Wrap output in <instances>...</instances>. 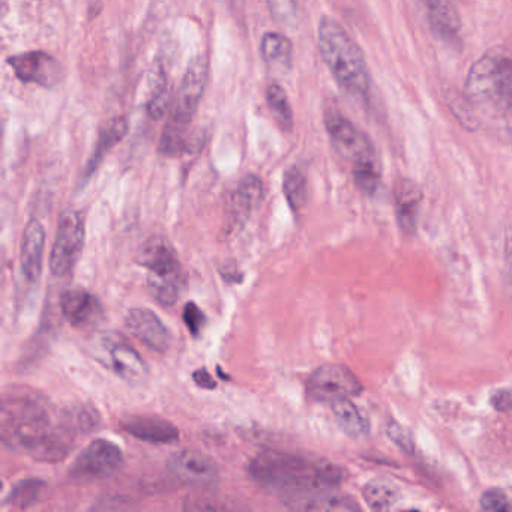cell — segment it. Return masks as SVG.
I'll use <instances>...</instances> for the list:
<instances>
[{"label":"cell","instance_id":"1","mask_svg":"<svg viewBox=\"0 0 512 512\" xmlns=\"http://www.w3.org/2000/svg\"><path fill=\"white\" fill-rule=\"evenodd\" d=\"M86 413H62L40 395L5 394L0 412V439L11 451L38 461L64 460L77 433L88 427Z\"/></svg>","mask_w":512,"mask_h":512},{"label":"cell","instance_id":"2","mask_svg":"<svg viewBox=\"0 0 512 512\" xmlns=\"http://www.w3.org/2000/svg\"><path fill=\"white\" fill-rule=\"evenodd\" d=\"M248 470L260 487L283 493L286 499L331 490L343 481V472L334 464L292 452H260L253 458Z\"/></svg>","mask_w":512,"mask_h":512},{"label":"cell","instance_id":"3","mask_svg":"<svg viewBox=\"0 0 512 512\" xmlns=\"http://www.w3.org/2000/svg\"><path fill=\"white\" fill-rule=\"evenodd\" d=\"M319 50L335 82L353 97L365 98L370 92L371 77L364 53L346 29L332 19L319 23Z\"/></svg>","mask_w":512,"mask_h":512},{"label":"cell","instance_id":"4","mask_svg":"<svg viewBox=\"0 0 512 512\" xmlns=\"http://www.w3.org/2000/svg\"><path fill=\"white\" fill-rule=\"evenodd\" d=\"M206 73H208V67L205 59L197 56L191 61L185 73L175 107L170 113L169 122L161 136V154L176 157L187 151V134L205 92Z\"/></svg>","mask_w":512,"mask_h":512},{"label":"cell","instance_id":"5","mask_svg":"<svg viewBox=\"0 0 512 512\" xmlns=\"http://www.w3.org/2000/svg\"><path fill=\"white\" fill-rule=\"evenodd\" d=\"M139 262L148 269V289L155 301L164 307L175 305L185 286L184 269L175 248L166 239H149Z\"/></svg>","mask_w":512,"mask_h":512},{"label":"cell","instance_id":"6","mask_svg":"<svg viewBox=\"0 0 512 512\" xmlns=\"http://www.w3.org/2000/svg\"><path fill=\"white\" fill-rule=\"evenodd\" d=\"M473 100L500 110H512V59L497 53L482 56L467 77Z\"/></svg>","mask_w":512,"mask_h":512},{"label":"cell","instance_id":"7","mask_svg":"<svg viewBox=\"0 0 512 512\" xmlns=\"http://www.w3.org/2000/svg\"><path fill=\"white\" fill-rule=\"evenodd\" d=\"M94 349L95 358L125 382L140 385L148 379V364L122 335L115 332L100 335L95 340Z\"/></svg>","mask_w":512,"mask_h":512},{"label":"cell","instance_id":"8","mask_svg":"<svg viewBox=\"0 0 512 512\" xmlns=\"http://www.w3.org/2000/svg\"><path fill=\"white\" fill-rule=\"evenodd\" d=\"M85 244V221L77 211H65L59 218L58 233L50 256V271L56 277H65L79 262Z\"/></svg>","mask_w":512,"mask_h":512},{"label":"cell","instance_id":"9","mask_svg":"<svg viewBox=\"0 0 512 512\" xmlns=\"http://www.w3.org/2000/svg\"><path fill=\"white\" fill-rule=\"evenodd\" d=\"M124 464V454L116 443L106 439L89 443L74 460L70 476L80 482L101 481L115 475Z\"/></svg>","mask_w":512,"mask_h":512},{"label":"cell","instance_id":"10","mask_svg":"<svg viewBox=\"0 0 512 512\" xmlns=\"http://www.w3.org/2000/svg\"><path fill=\"white\" fill-rule=\"evenodd\" d=\"M362 383L358 377L340 364H325L311 373L307 380V394L319 403H335L344 398L358 397Z\"/></svg>","mask_w":512,"mask_h":512},{"label":"cell","instance_id":"11","mask_svg":"<svg viewBox=\"0 0 512 512\" xmlns=\"http://www.w3.org/2000/svg\"><path fill=\"white\" fill-rule=\"evenodd\" d=\"M325 127L338 154L349 160L352 166L359 161L379 157L367 134L346 118L340 109L329 107L326 110Z\"/></svg>","mask_w":512,"mask_h":512},{"label":"cell","instance_id":"12","mask_svg":"<svg viewBox=\"0 0 512 512\" xmlns=\"http://www.w3.org/2000/svg\"><path fill=\"white\" fill-rule=\"evenodd\" d=\"M8 65L13 68L17 79L22 83H34L41 88L52 89L61 83L64 68L58 59L46 52H28L11 56Z\"/></svg>","mask_w":512,"mask_h":512},{"label":"cell","instance_id":"13","mask_svg":"<svg viewBox=\"0 0 512 512\" xmlns=\"http://www.w3.org/2000/svg\"><path fill=\"white\" fill-rule=\"evenodd\" d=\"M167 467L178 481L191 487H211L220 475L212 458L194 451L176 452L167 460Z\"/></svg>","mask_w":512,"mask_h":512},{"label":"cell","instance_id":"14","mask_svg":"<svg viewBox=\"0 0 512 512\" xmlns=\"http://www.w3.org/2000/svg\"><path fill=\"white\" fill-rule=\"evenodd\" d=\"M128 331L149 349L164 353L170 346V331L160 317L148 308H133L125 319Z\"/></svg>","mask_w":512,"mask_h":512},{"label":"cell","instance_id":"15","mask_svg":"<svg viewBox=\"0 0 512 512\" xmlns=\"http://www.w3.org/2000/svg\"><path fill=\"white\" fill-rule=\"evenodd\" d=\"M265 197L263 182L259 176L247 175L239 181L236 190L230 194L227 203L229 229H239L247 223L254 211L259 208Z\"/></svg>","mask_w":512,"mask_h":512},{"label":"cell","instance_id":"16","mask_svg":"<svg viewBox=\"0 0 512 512\" xmlns=\"http://www.w3.org/2000/svg\"><path fill=\"white\" fill-rule=\"evenodd\" d=\"M427 22L437 40L449 47L461 46V20L452 0H422Z\"/></svg>","mask_w":512,"mask_h":512},{"label":"cell","instance_id":"17","mask_svg":"<svg viewBox=\"0 0 512 512\" xmlns=\"http://www.w3.org/2000/svg\"><path fill=\"white\" fill-rule=\"evenodd\" d=\"M122 430L136 439L149 443H175L179 439V430L160 416L136 415L122 419Z\"/></svg>","mask_w":512,"mask_h":512},{"label":"cell","instance_id":"18","mask_svg":"<svg viewBox=\"0 0 512 512\" xmlns=\"http://www.w3.org/2000/svg\"><path fill=\"white\" fill-rule=\"evenodd\" d=\"M421 202V188L410 179H398L394 187L395 217L401 232L406 235L416 232Z\"/></svg>","mask_w":512,"mask_h":512},{"label":"cell","instance_id":"19","mask_svg":"<svg viewBox=\"0 0 512 512\" xmlns=\"http://www.w3.org/2000/svg\"><path fill=\"white\" fill-rule=\"evenodd\" d=\"M46 232L40 221H31L23 232L22 271L29 283H37L43 272Z\"/></svg>","mask_w":512,"mask_h":512},{"label":"cell","instance_id":"20","mask_svg":"<svg viewBox=\"0 0 512 512\" xmlns=\"http://www.w3.org/2000/svg\"><path fill=\"white\" fill-rule=\"evenodd\" d=\"M62 316L74 326L88 325L101 313L100 301L85 289H71L61 298Z\"/></svg>","mask_w":512,"mask_h":512},{"label":"cell","instance_id":"21","mask_svg":"<svg viewBox=\"0 0 512 512\" xmlns=\"http://www.w3.org/2000/svg\"><path fill=\"white\" fill-rule=\"evenodd\" d=\"M287 506L299 511H359L361 506L344 494L332 493L329 490L314 491V493L299 494L289 497Z\"/></svg>","mask_w":512,"mask_h":512},{"label":"cell","instance_id":"22","mask_svg":"<svg viewBox=\"0 0 512 512\" xmlns=\"http://www.w3.org/2000/svg\"><path fill=\"white\" fill-rule=\"evenodd\" d=\"M128 133V121L124 116L112 119L106 128L101 130L100 136H98L97 146H95L94 154H92L91 160L86 164L85 170H83L82 184H86L89 179L92 178L95 172H97L100 164L103 163L106 155L115 148L118 143L124 140V137Z\"/></svg>","mask_w":512,"mask_h":512},{"label":"cell","instance_id":"23","mask_svg":"<svg viewBox=\"0 0 512 512\" xmlns=\"http://www.w3.org/2000/svg\"><path fill=\"white\" fill-rule=\"evenodd\" d=\"M332 412H334L341 430L352 439L367 436L370 431V422H368L367 416L358 409L356 404L352 403V398H344V400L332 403Z\"/></svg>","mask_w":512,"mask_h":512},{"label":"cell","instance_id":"24","mask_svg":"<svg viewBox=\"0 0 512 512\" xmlns=\"http://www.w3.org/2000/svg\"><path fill=\"white\" fill-rule=\"evenodd\" d=\"M263 59L269 67L275 70H290L292 67L293 46L292 41L277 32H268L262 38Z\"/></svg>","mask_w":512,"mask_h":512},{"label":"cell","instance_id":"25","mask_svg":"<svg viewBox=\"0 0 512 512\" xmlns=\"http://www.w3.org/2000/svg\"><path fill=\"white\" fill-rule=\"evenodd\" d=\"M364 497L368 506L374 511L391 509L400 499V490L397 485L386 479H373L364 488Z\"/></svg>","mask_w":512,"mask_h":512},{"label":"cell","instance_id":"26","mask_svg":"<svg viewBox=\"0 0 512 512\" xmlns=\"http://www.w3.org/2000/svg\"><path fill=\"white\" fill-rule=\"evenodd\" d=\"M283 191L293 212L301 211L307 205V178L299 167L293 166L286 170L283 179Z\"/></svg>","mask_w":512,"mask_h":512},{"label":"cell","instance_id":"27","mask_svg":"<svg viewBox=\"0 0 512 512\" xmlns=\"http://www.w3.org/2000/svg\"><path fill=\"white\" fill-rule=\"evenodd\" d=\"M352 169L356 187L367 196H373L379 188L380 178H382L379 157L359 161V163L353 164Z\"/></svg>","mask_w":512,"mask_h":512},{"label":"cell","instance_id":"28","mask_svg":"<svg viewBox=\"0 0 512 512\" xmlns=\"http://www.w3.org/2000/svg\"><path fill=\"white\" fill-rule=\"evenodd\" d=\"M266 101L278 124L286 131L292 130L293 112L286 91L278 83H271L266 89Z\"/></svg>","mask_w":512,"mask_h":512},{"label":"cell","instance_id":"29","mask_svg":"<svg viewBox=\"0 0 512 512\" xmlns=\"http://www.w3.org/2000/svg\"><path fill=\"white\" fill-rule=\"evenodd\" d=\"M46 484L40 479H26L14 485L13 490L8 494L5 503L19 506V508H29V506L37 505L43 497Z\"/></svg>","mask_w":512,"mask_h":512},{"label":"cell","instance_id":"30","mask_svg":"<svg viewBox=\"0 0 512 512\" xmlns=\"http://www.w3.org/2000/svg\"><path fill=\"white\" fill-rule=\"evenodd\" d=\"M170 92L167 88V77L163 67L158 68L157 77H155V85L152 88L151 100L148 103V113L152 119H161L166 115L167 107H169Z\"/></svg>","mask_w":512,"mask_h":512},{"label":"cell","instance_id":"31","mask_svg":"<svg viewBox=\"0 0 512 512\" xmlns=\"http://www.w3.org/2000/svg\"><path fill=\"white\" fill-rule=\"evenodd\" d=\"M479 505L484 511L488 512H511L512 503L509 502L508 497L503 491L493 488V490H487L481 496Z\"/></svg>","mask_w":512,"mask_h":512},{"label":"cell","instance_id":"32","mask_svg":"<svg viewBox=\"0 0 512 512\" xmlns=\"http://www.w3.org/2000/svg\"><path fill=\"white\" fill-rule=\"evenodd\" d=\"M182 317H184L185 325H187L190 334L193 335V337H199L206 323L205 313L200 310L199 305L194 304V302H188V304L185 305Z\"/></svg>","mask_w":512,"mask_h":512},{"label":"cell","instance_id":"33","mask_svg":"<svg viewBox=\"0 0 512 512\" xmlns=\"http://www.w3.org/2000/svg\"><path fill=\"white\" fill-rule=\"evenodd\" d=\"M269 10L281 23H290L296 19L295 0H266Z\"/></svg>","mask_w":512,"mask_h":512},{"label":"cell","instance_id":"34","mask_svg":"<svg viewBox=\"0 0 512 512\" xmlns=\"http://www.w3.org/2000/svg\"><path fill=\"white\" fill-rule=\"evenodd\" d=\"M386 433L391 437L392 442L397 443L407 454L413 451L412 436H410L409 431L404 430V427L398 424H389L388 428H386Z\"/></svg>","mask_w":512,"mask_h":512},{"label":"cell","instance_id":"35","mask_svg":"<svg viewBox=\"0 0 512 512\" xmlns=\"http://www.w3.org/2000/svg\"><path fill=\"white\" fill-rule=\"evenodd\" d=\"M490 403L497 412H508L512 409V391L500 389V391L494 392L491 395Z\"/></svg>","mask_w":512,"mask_h":512},{"label":"cell","instance_id":"36","mask_svg":"<svg viewBox=\"0 0 512 512\" xmlns=\"http://www.w3.org/2000/svg\"><path fill=\"white\" fill-rule=\"evenodd\" d=\"M505 283L512 299V238L508 239L505 247Z\"/></svg>","mask_w":512,"mask_h":512},{"label":"cell","instance_id":"37","mask_svg":"<svg viewBox=\"0 0 512 512\" xmlns=\"http://www.w3.org/2000/svg\"><path fill=\"white\" fill-rule=\"evenodd\" d=\"M194 382L200 386V388L205 389H214L215 388V380L209 376L208 371L206 370H197L196 373L193 374Z\"/></svg>","mask_w":512,"mask_h":512}]
</instances>
